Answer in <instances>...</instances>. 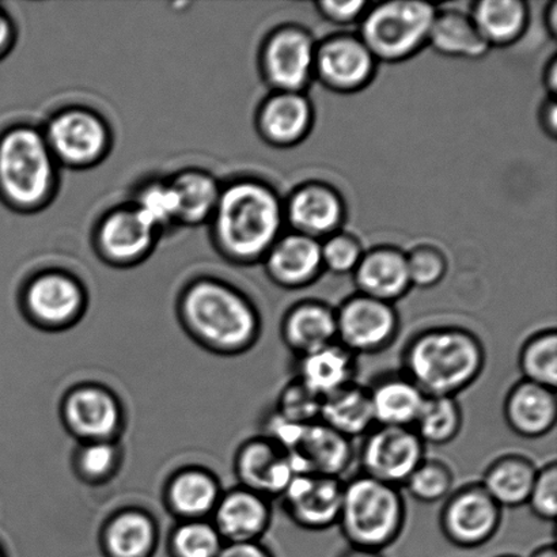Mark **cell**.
<instances>
[{"label": "cell", "instance_id": "6da1fadb", "mask_svg": "<svg viewBox=\"0 0 557 557\" xmlns=\"http://www.w3.org/2000/svg\"><path fill=\"white\" fill-rule=\"evenodd\" d=\"M485 348L471 331L436 326L419 332L403 351V371L425 396L458 397L482 376Z\"/></svg>", "mask_w": 557, "mask_h": 557}, {"label": "cell", "instance_id": "7a4b0ae2", "mask_svg": "<svg viewBox=\"0 0 557 557\" xmlns=\"http://www.w3.org/2000/svg\"><path fill=\"white\" fill-rule=\"evenodd\" d=\"M211 222L218 247L228 259L253 261L274 247L282 209L270 188L238 182L222 188Z\"/></svg>", "mask_w": 557, "mask_h": 557}, {"label": "cell", "instance_id": "3957f363", "mask_svg": "<svg viewBox=\"0 0 557 557\" xmlns=\"http://www.w3.org/2000/svg\"><path fill=\"white\" fill-rule=\"evenodd\" d=\"M182 311L187 326L212 348L242 352L252 348L260 335L255 306L228 284L201 278L183 295Z\"/></svg>", "mask_w": 557, "mask_h": 557}, {"label": "cell", "instance_id": "277c9868", "mask_svg": "<svg viewBox=\"0 0 557 557\" xmlns=\"http://www.w3.org/2000/svg\"><path fill=\"white\" fill-rule=\"evenodd\" d=\"M407 523L401 488L358 473L344 480L337 525L349 547L384 553L400 539Z\"/></svg>", "mask_w": 557, "mask_h": 557}, {"label": "cell", "instance_id": "5b68a950", "mask_svg": "<svg viewBox=\"0 0 557 557\" xmlns=\"http://www.w3.org/2000/svg\"><path fill=\"white\" fill-rule=\"evenodd\" d=\"M58 162L46 136L29 125L0 134V198L20 211L46 206L57 190Z\"/></svg>", "mask_w": 557, "mask_h": 557}, {"label": "cell", "instance_id": "8992f818", "mask_svg": "<svg viewBox=\"0 0 557 557\" xmlns=\"http://www.w3.org/2000/svg\"><path fill=\"white\" fill-rule=\"evenodd\" d=\"M265 436L286 451L295 474H319L344 480L357 458L354 442L327 428L321 420L295 424L272 412L265 422Z\"/></svg>", "mask_w": 557, "mask_h": 557}, {"label": "cell", "instance_id": "52a82bcc", "mask_svg": "<svg viewBox=\"0 0 557 557\" xmlns=\"http://www.w3.org/2000/svg\"><path fill=\"white\" fill-rule=\"evenodd\" d=\"M435 18V10L428 3L381 4L364 21L363 44L381 58L407 57L428 40Z\"/></svg>", "mask_w": 557, "mask_h": 557}, {"label": "cell", "instance_id": "ba28073f", "mask_svg": "<svg viewBox=\"0 0 557 557\" xmlns=\"http://www.w3.org/2000/svg\"><path fill=\"white\" fill-rule=\"evenodd\" d=\"M413 429L374 425L362 438L357 458L360 473L403 488L428 455Z\"/></svg>", "mask_w": 557, "mask_h": 557}, {"label": "cell", "instance_id": "9c48e42d", "mask_svg": "<svg viewBox=\"0 0 557 557\" xmlns=\"http://www.w3.org/2000/svg\"><path fill=\"white\" fill-rule=\"evenodd\" d=\"M504 510L485 493L480 483L453 491L440 512V529L451 545L476 549L498 534Z\"/></svg>", "mask_w": 557, "mask_h": 557}, {"label": "cell", "instance_id": "30bf717a", "mask_svg": "<svg viewBox=\"0 0 557 557\" xmlns=\"http://www.w3.org/2000/svg\"><path fill=\"white\" fill-rule=\"evenodd\" d=\"M42 134L54 160L75 169L96 165L111 147V131L106 120L86 108L58 112Z\"/></svg>", "mask_w": 557, "mask_h": 557}, {"label": "cell", "instance_id": "8fae6325", "mask_svg": "<svg viewBox=\"0 0 557 557\" xmlns=\"http://www.w3.org/2000/svg\"><path fill=\"white\" fill-rule=\"evenodd\" d=\"M336 326L337 343L359 358L391 348L400 332V319L392 304L360 294L338 308Z\"/></svg>", "mask_w": 557, "mask_h": 557}, {"label": "cell", "instance_id": "7c38bea8", "mask_svg": "<svg viewBox=\"0 0 557 557\" xmlns=\"http://www.w3.org/2000/svg\"><path fill=\"white\" fill-rule=\"evenodd\" d=\"M344 480L295 474L281 496L284 515L295 527L309 532H324L337 525Z\"/></svg>", "mask_w": 557, "mask_h": 557}, {"label": "cell", "instance_id": "4fadbf2b", "mask_svg": "<svg viewBox=\"0 0 557 557\" xmlns=\"http://www.w3.org/2000/svg\"><path fill=\"white\" fill-rule=\"evenodd\" d=\"M158 232L134 206L108 212L98 225L97 249L109 263L131 265L154 248Z\"/></svg>", "mask_w": 557, "mask_h": 557}, {"label": "cell", "instance_id": "5bb4252c", "mask_svg": "<svg viewBox=\"0 0 557 557\" xmlns=\"http://www.w3.org/2000/svg\"><path fill=\"white\" fill-rule=\"evenodd\" d=\"M237 472L244 488L270 500L281 499L295 476L286 451L265 435L242 447L237 457Z\"/></svg>", "mask_w": 557, "mask_h": 557}, {"label": "cell", "instance_id": "9a60e30c", "mask_svg": "<svg viewBox=\"0 0 557 557\" xmlns=\"http://www.w3.org/2000/svg\"><path fill=\"white\" fill-rule=\"evenodd\" d=\"M85 293L73 276L47 271L33 277L25 289L27 311L47 326H63L81 313Z\"/></svg>", "mask_w": 557, "mask_h": 557}, {"label": "cell", "instance_id": "2e32d148", "mask_svg": "<svg viewBox=\"0 0 557 557\" xmlns=\"http://www.w3.org/2000/svg\"><path fill=\"white\" fill-rule=\"evenodd\" d=\"M504 418L507 428L521 438H544L557 422L556 391L523 380L517 382L505 397Z\"/></svg>", "mask_w": 557, "mask_h": 557}, {"label": "cell", "instance_id": "e0dca14e", "mask_svg": "<svg viewBox=\"0 0 557 557\" xmlns=\"http://www.w3.org/2000/svg\"><path fill=\"white\" fill-rule=\"evenodd\" d=\"M215 521L228 543H260L271 525V500L248 488L234 490L218 502Z\"/></svg>", "mask_w": 557, "mask_h": 557}, {"label": "cell", "instance_id": "ac0fdd59", "mask_svg": "<svg viewBox=\"0 0 557 557\" xmlns=\"http://www.w3.org/2000/svg\"><path fill=\"white\" fill-rule=\"evenodd\" d=\"M358 369L357 355L335 342L298 357L295 379L302 382L314 395L325 398L355 384Z\"/></svg>", "mask_w": 557, "mask_h": 557}, {"label": "cell", "instance_id": "d6986e66", "mask_svg": "<svg viewBox=\"0 0 557 557\" xmlns=\"http://www.w3.org/2000/svg\"><path fill=\"white\" fill-rule=\"evenodd\" d=\"M69 428L81 438L107 441L120 425V408L111 393L85 386L71 392L64 404Z\"/></svg>", "mask_w": 557, "mask_h": 557}, {"label": "cell", "instance_id": "ffe728a7", "mask_svg": "<svg viewBox=\"0 0 557 557\" xmlns=\"http://www.w3.org/2000/svg\"><path fill=\"white\" fill-rule=\"evenodd\" d=\"M282 341L297 358L337 342L336 311L315 300L293 306L282 322Z\"/></svg>", "mask_w": 557, "mask_h": 557}, {"label": "cell", "instance_id": "44dd1931", "mask_svg": "<svg viewBox=\"0 0 557 557\" xmlns=\"http://www.w3.org/2000/svg\"><path fill=\"white\" fill-rule=\"evenodd\" d=\"M313 64V47L308 36L298 30L277 32L264 51V69L269 79L281 89H299L309 78Z\"/></svg>", "mask_w": 557, "mask_h": 557}, {"label": "cell", "instance_id": "7402d4cb", "mask_svg": "<svg viewBox=\"0 0 557 557\" xmlns=\"http://www.w3.org/2000/svg\"><path fill=\"white\" fill-rule=\"evenodd\" d=\"M375 425L413 429L425 395L403 373L381 376L369 386Z\"/></svg>", "mask_w": 557, "mask_h": 557}, {"label": "cell", "instance_id": "603a6c76", "mask_svg": "<svg viewBox=\"0 0 557 557\" xmlns=\"http://www.w3.org/2000/svg\"><path fill=\"white\" fill-rule=\"evenodd\" d=\"M537 471L532 458L509 453L495 458L479 483L502 510L520 509L528 505Z\"/></svg>", "mask_w": 557, "mask_h": 557}, {"label": "cell", "instance_id": "cb8c5ba5", "mask_svg": "<svg viewBox=\"0 0 557 557\" xmlns=\"http://www.w3.org/2000/svg\"><path fill=\"white\" fill-rule=\"evenodd\" d=\"M320 420L349 441L363 438L375 425L369 387L355 382L322 398Z\"/></svg>", "mask_w": 557, "mask_h": 557}, {"label": "cell", "instance_id": "d4e9b609", "mask_svg": "<svg viewBox=\"0 0 557 557\" xmlns=\"http://www.w3.org/2000/svg\"><path fill=\"white\" fill-rule=\"evenodd\" d=\"M319 70L331 86L354 89L364 84L373 71V53L354 38H336L321 48Z\"/></svg>", "mask_w": 557, "mask_h": 557}, {"label": "cell", "instance_id": "484cf974", "mask_svg": "<svg viewBox=\"0 0 557 557\" xmlns=\"http://www.w3.org/2000/svg\"><path fill=\"white\" fill-rule=\"evenodd\" d=\"M176 200L177 223L196 226L211 221L222 188L212 174L188 169L169 180Z\"/></svg>", "mask_w": 557, "mask_h": 557}, {"label": "cell", "instance_id": "4316f807", "mask_svg": "<svg viewBox=\"0 0 557 557\" xmlns=\"http://www.w3.org/2000/svg\"><path fill=\"white\" fill-rule=\"evenodd\" d=\"M321 263L320 245L313 238L295 234L274 244L267 264L276 283L299 287L313 281Z\"/></svg>", "mask_w": 557, "mask_h": 557}, {"label": "cell", "instance_id": "83f0119b", "mask_svg": "<svg viewBox=\"0 0 557 557\" xmlns=\"http://www.w3.org/2000/svg\"><path fill=\"white\" fill-rule=\"evenodd\" d=\"M357 283L366 297L393 305L411 286L407 259L392 250L371 253L363 261H359Z\"/></svg>", "mask_w": 557, "mask_h": 557}, {"label": "cell", "instance_id": "f1b7e54d", "mask_svg": "<svg viewBox=\"0 0 557 557\" xmlns=\"http://www.w3.org/2000/svg\"><path fill=\"white\" fill-rule=\"evenodd\" d=\"M309 124V103L295 92L272 97L261 109L260 128L275 144L287 145L302 138Z\"/></svg>", "mask_w": 557, "mask_h": 557}, {"label": "cell", "instance_id": "f546056e", "mask_svg": "<svg viewBox=\"0 0 557 557\" xmlns=\"http://www.w3.org/2000/svg\"><path fill=\"white\" fill-rule=\"evenodd\" d=\"M156 537L149 517L140 511H124L109 523L103 545L109 557H150Z\"/></svg>", "mask_w": 557, "mask_h": 557}, {"label": "cell", "instance_id": "4dcf8cb0", "mask_svg": "<svg viewBox=\"0 0 557 557\" xmlns=\"http://www.w3.org/2000/svg\"><path fill=\"white\" fill-rule=\"evenodd\" d=\"M462 424L463 413L457 397L425 396L413 430L425 446L442 447L457 440Z\"/></svg>", "mask_w": 557, "mask_h": 557}, {"label": "cell", "instance_id": "1f68e13d", "mask_svg": "<svg viewBox=\"0 0 557 557\" xmlns=\"http://www.w3.org/2000/svg\"><path fill=\"white\" fill-rule=\"evenodd\" d=\"M288 214L300 231L326 233L341 222L342 206L330 189L310 185L294 196Z\"/></svg>", "mask_w": 557, "mask_h": 557}, {"label": "cell", "instance_id": "d6a6232c", "mask_svg": "<svg viewBox=\"0 0 557 557\" xmlns=\"http://www.w3.org/2000/svg\"><path fill=\"white\" fill-rule=\"evenodd\" d=\"M169 500L180 516L195 520L215 509L220 502V490L209 474L185 471L173 480L169 488Z\"/></svg>", "mask_w": 557, "mask_h": 557}, {"label": "cell", "instance_id": "836d02e7", "mask_svg": "<svg viewBox=\"0 0 557 557\" xmlns=\"http://www.w3.org/2000/svg\"><path fill=\"white\" fill-rule=\"evenodd\" d=\"M429 40L438 51L456 57H480L488 49L473 21L456 13L436 16Z\"/></svg>", "mask_w": 557, "mask_h": 557}, {"label": "cell", "instance_id": "e575fe53", "mask_svg": "<svg viewBox=\"0 0 557 557\" xmlns=\"http://www.w3.org/2000/svg\"><path fill=\"white\" fill-rule=\"evenodd\" d=\"M525 5L516 0H485L476 5L473 24L488 44L515 40L525 26Z\"/></svg>", "mask_w": 557, "mask_h": 557}, {"label": "cell", "instance_id": "d590c367", "mask_svg": "<svg viewBox=\"0 0 557 557\" xmlns=\"http://www.w3.org/2000/svg\"><path fill=\"white\" fill-rule=\"evenodd\" d=\"M518 366L522 380L532 384L557 387V332L544 330L534 333L522 344Z\"/></svg>", "mask_w": 557, "mask_h": 557}, {"label": "cell", "instance_id": "8d00e7d4", "mask_svg": "<svg viewBox=\"0 0 557 557\" xmlns=\"http://www.w3.org/2000/svg\"><path fill=\"white\" fill-rule=\"evenodd\" d=\"M455 487V474L447 463L425 457L403 485L412 499L424 505L445 502Z\"/></svg>", "mask_w": 557, "mask_h": 557}, {"label": "cell", "instance_id": "74e56055", "mask_svg": "<svg viewBox=\"0 0 557 557\" xmlns=\"http://www.w3.org/2000/svg\"><path fill=\"white\" fill-rule=\"evenodd\" d=\"M133 206L158 233L177 223L176 200L169 182L152 180L141 185Z\"/></svg>", "mask_w": 557, "mask_h": 557}, {"label": "cell", "instance_id": "f35d334b", "mask_svg": "<svg viewBox=\"0 0 557 557\" xmlns=\"http://www.w3.org/2000/svg\"><path fill=\"white\" fill-rule=\"evenodd\" d=\"M223 548L215 527L193 520L180 527L172 537L173 557H218Z\"/></svg>", "mask_w": 557, "mask_h": 557}, {"label": "cell", "instance_id": "ab89813d", "mask_svg": "<svg viewBox=\"0 0 557 557\" xmlns=\"http://www.w3.org/2000/svg\"><path fill=\"white\" fill-rule=\"evenodd\" d=\"M321 404L322 398L294 376L278 395L274 412L287 422L309 424L319 422Z\"/></svg>", "mask_w": 557, "mask_h": 557}, {"label": "cell", "instance_id": "60d3db41", "mask_svg": "<svg viewBox=\"0 0 557 557\" xmlns=\"http://www.w3.org/2000/svg\"><path fill=\"white\" fill-rule=\"evenodd\" d=\"M527 506L540 521L555 522L557 515V463L555 460L539 467Z\"/></svg>", "mask_w": 557, "mask_h": 557}, {"label": "cell", "instance_id": "b9f144b4", "mask_svg": "<svg viewBox=\"0 0 557 557\" xmlns=\"http://www.w3.org/2000/svg\"><path fill=\"white\" fill-rule=\"evenodd\" d=\"M117 461L116 446L108 441L91 442L81 450L78 466L89 479H103L111 473Z\"/></svg>", "mask_w": 557, "mask_h": 557}, {"label": "cell", "instance_id": "7bdbcfd3", "mask_svg": "<svg viewBox=\"0 0 557 557\" xmlns=\"http://www.w3.org/2000/svg\"><path fill=\"white\" fill-rule=\"evenodd\" d=\"M409 282L419 287H431L445 274V263L433 249H418L407 259Z\"/></svg>", "mask_w": 557, "mask_h": 557}, {"label": "cell", "instance_id": "ee69618b", "mask_svg": "<svg viewBox=\"0 0 557 557\" xmlns=\"http://www.w3.org/2000/svg\"><path fill=\"white\" fill-rule=\"evenodd\" d=\"M322 261L332 271L349 272L359 264L360 250L357 243L348 237H335L321 249Z\"/></svg>", "mask_w": 557, "mask_h": 557}, {"label": "cell", "instance_id": "f6af8a7d", "mask_svg": "<svg viewBox=\"0 0 557 557\" xmlns=\"http://www.w3.org/2000/svg\"><path fill=\"white\" fill-rule=\"evenodd\" d=\"M364 5V2H333V0H326V2L321 3V9L331 20L347 22L357 18Z\"/></svg>", "mask_w": 557, "mask_h": 557}, {"label": "cell", "instance_id": "bcb514c9", "mask_svg": "<svg viewBox=\"0 0 557 557\" xmlns=\"http://www.w3.org/2000/svg\"><path fill=\"white\" fill-rule=\"evenodd\" d=\"M218 557H274V555L260 543H228L223 545Z\"/></svg>", "mask_w": 557, "mask_h": 557}, {"label": "cell", "instance_id": "7dc6e473", "mask_svg": "<svg viewBox=\"0 0 557 557\" xmlns=\"http://www.w3.org/2000/svg\"><path fill=\"white\" fill-rule=\"evenodd\" d=\"M15 37L14 24L10 16L0 9V59L13 47Z\"/></svg>", "mask_w": 557, "mask_h": 557}, {"label": "cell", "instance_id": "c3c4849f", "mask_svg": "<svg viewBox=\"0 0 557 557\" xmlns=\"http://www.w3.org/2000/svg\"><path fill=\"white\" fill-rule=\"evenodd\" d=\"M338 557H385L381 550L369 548L349 547Z\"/></svg>", "mask_w": 557, "mask_h": 557}, {"label": "cell", "instance_id": "681fc988", "mask_svg": "<svg viewBox=\"0 0 557 557\" xmlns=\"http://www.w3.org/2000/svg\"><path fill=\"white\" fill-rule=\"evenodd\" d=\"M529 557H557L555 544H544L542 547L534 549Z\"/></svg>", "mask_w": 557, "mask_h": 557}, {"label": "cell", "instance_id": "f907efd6", "mask_svg": "<svg viewBox=\"0 0 557 557\" xmlns=\"http://www.w3.org/2000/svg\"><path fill=\"white\" fill-rule=\"evenodd\" d=\"M498 557H518V556H515V555H500Z\"/></svg>", "mask_w": 557, "mask_h": 557}, {"label": "cell", "instance_id": "816d5d0a", "mask_svg": "<svg viewBox=\"0 0 557 557\" xmlns=\"http://www.w3.org/2000/svg\"><path fill=\"white\" fill-rule=\"evenodd\" d=\"M0 557H5L2 553V549H0Z\"/></svg>", "mask_w": 557, "mask_h": 557}]
</instances>
